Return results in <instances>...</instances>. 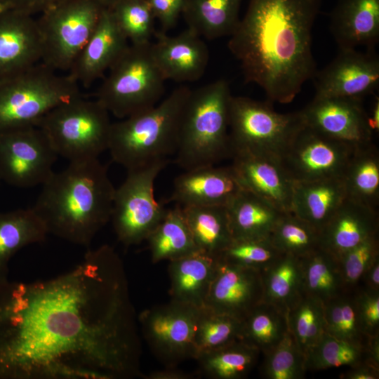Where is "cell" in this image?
Returning a JSON list of instances; mask_svg holds the SVG:
<instances>
[{
    "label": "cell",
    "mask_w": 379,
    "mask_h": 379,
    "mask_svg": "<svg viewBox=\"0 0 379 379\" xmlns=\"http://www.w3.org/2000/svg\"><path fill=\"white\" fill-rule=\"evenodd\" d=\"M128 45L112 12L105 8L94 32L68 74L81 88H88L103 78Z\"/></svg>",
    "instance_id": "obj_22"
},
{
    "label": "cell",
    "mask_w": 379,
    "mask_h": 379,
    "mask_svg": "<svg viewBox=\"0 0 379 379\" xmlns=\"http://www.w3.org/2000/svg\"><path fill=\"white\" fill-rule=\"evenodd\" d=\"M342 180L347 198L377 210L379 154L373 142L355 147Z\"/></svg>",
    "instance_id": "obj_31"
},
{
    "label": "cell",
    "mask_w": 379,
    "mask_h": 379,
    "mask_svg": "<svg viewBox=\"0 0 379 379\" xmlns=\"http://www.w3.org/2000/svg\"><path fill=\"white\" fill-rule=\"evenodd\" d=\"M329 28L339 49H375L379 0H338L329 15Z\"/></svg>",
    "instance_id": "obj_23"
},
{
    "label": "cell",
    "mask_w": 379,
    "mask_h": 379,
    "mask_svg": "<svg viewBox=\"0 0 379 379\" xmlns=\"http://www.w3.org/2000/svg\"><path fill=\"white\" fill-rule=\"evenodd\" d=\"M105 7L98 0H67L36 18L41 62L68 73L95 31Z\"/></svg>",
    "instance_id": "obj_10"
},
{
    "label": "cell",
    "mask_w": 379,
    "mask_h": 379,
    "mask_svg": "<svg viewBox=\"0 0 379 379\" xmlns=\"http://www.w3.org/2000/svg\"><path fill=\"white\" fill-rule=\"evenodd\" d=\"M243 0H186L182 16L201 37L215 39L230 36L237 27Z\"/></svg>",
    "instance_id": "obj_29"
},
{
    "label": "cell",
    "mask_w": 379,
    "mask_h": 379,
    "mask_svg": "<svg viewBox=\"0 0 379 379\" xmlns=\"http://www.w3.org/2000/svg\"><path fill=\"white\" fill-rule=\"evenodd\" d=\"M66 1L67 0H12L13 8L34 16L36 14L40 15Z\"/></svg>",
    "instance_id": "obj_48"
},
{
    "label": "cell",
    "mask_w": 379,
    "mask_h": 379,
    "mask_svg": "<svg viewBox=\"0 0 379 379\" xmlns=\"http://www.w3.org/2000/svg\"><path fill=\"white\" fill-rule=\"evenodd\" d=\"M355 147L304 124L284 151L280 161L294 182L342 178Z\"/></svg>",
    "instance_id": "obj_14"
},
{
    "label": "cell",
    "mask_w": 379,
    "mask_h": 379,
    "mask_svg": "<svg viewBox=\"0 0 379 379\" xmlns=\"http://www.w3.org/2000/svg\"><path fill=\"white\" fill-rule=\"evenodd\" d=\"M199 309L171 300L139 314L144 339L166 367L196 359L194 333Z\"/></svg>",
    "instance_id": "obj_12"
},
{
    "label": "cell",
    "mask_w": 379,
    "mask_h": 379,
    "mask_svg": "<svg viewBox=\"0 0 379 379\" xmlns=\"http://www.w3.org/2000/svg\"><path fill=\"white\" fill-rule=\"evenodd\" d=\"M151 44H129L95 92V99L119 119L154 107L164 93L166 80L154 60Z\"/></svg>",
    "instance_id": "obj_7"
},
{
    "label": "cell",
    "mask_w": 379,
    "mask_h": 379,
    "mask_svg": "<svg viewBox=\"0 0 379 379\" xmlns=\"http://www.w3.org/2000/svg\"><path fill=\"white\" fill-rule=\"evenodd\" d=\"M58 154L39 126L0 133V180L21 188L42 185Z\"/></svg>",
    "instance_id": "obj_13"
},
{
    "label": "cell",
    "mask_w": 379,
    "mask_h": 379,
    "mask_svg": "<svg viewBox=\"0 0 379 379\" xmlns=\"http://www.w3.org/2000/svg\"><path fill=\"white\" fill-rule=\"evenodd\" d=\"M36 18L12 8L0 12V80L41 62Z\"/></svg>",
    "instance_id": "obj_18"
},
{
    "label": "cell",
    "mask_w": 379,
    "mask_h": 379,
    "mask_svg": "<svg viewBox=\"0 0 379 379\" xmlns=\"http://www.w3.org/2000/svg\"><path fill=\"white\" fill-rule=\"evenodd\" d=\"M300 112L306 126L330 138L355 147L372 142L362 100L314 96Z\"/></svg>",
    "instance_id": "obj_16"
},
{
    "label": "cell",
    "mask_w": 379,
    "mask_h": 379,
    "mask_svg": "<svg viewBox=\"0 0 379 379\" xmlns=\"http://www.w3.org/2000/svg\"><path fill=\"white\" fill-rule=\"evenodd\" d=\"M315 97L363 100L379 86V57L375 49H339L338 54L313 78Z\"/></svg>",
    "instance_id": "obj_15"
},
{
    "label": "cell",
    "mask_w": 379,
    "mask_h": 379,
    "mask_svg": "<svg viewBox=\"0 0 379 379\" xmlns=\"http://www.w3.org/2000/svg\"><path fill=\"white\" fill-rule=\"evenodd\" d=\"M48 234L32 208L0 213V279L8 278V265L21 248L41 242Z\"/></svg>",
    "instance_id": "obj_28"
},
{
    "label": "cell",
    "mask_w": 379,
    "mask_h": 379,
    "mask_svg": "<svg viewBox=\"0 0 379 379\" xmlns=\"http://www.w3.org/2000/svg\"><path fill=\"white\" fill-rule=\"evenodd\" d=\"M244 188L232 165L186 170L174 181L170 200L180 206H227Z\"/></svg>",
    "instance_id": "obj_20"
},
{
    "label": "cell",
    "mask_w": 379,
    "mask_h": 379,
    "mask_svg": "<svg viewBox=\"0 0 379 379\" xmlns=\"http://www.w3.org/2000/svg\"><path fill=\"white\" fill-rule=\"evenodd\" d=\"M230 157L241 185L265 199L282 213L291 212L294 181L280 159L233 150Z\"/></svg>",
    "instance_id": "obj_19"
},
{
    "label": "cell",
    "mask_w": 379,
    "mask_h": 379,
    "mask_svg": "<svg viewBox=\"0 0 379 379\" xmlns=\"http://www.w3.org/2000/svg\"><path fill=\"white\" fill-rule=\"evenodd\" d=\"M229 82L218 79L192 90L182 116L175 163L185 171L230 157Z\"/></svg>",
    "instance_id": "obj_5"
},
{
    "label": "cell",
    "mask_w": 379,
    "mask_h": 379,
    "mask_svg": "<svg viewBox=\"0 0 379 379\" xmlns=\"http://www.w3.org/2000/svg\"><path fill=\"white\" fill-rule=\"evenodd\" d=\"M262 299L260 271L218 258L204 306L242 321Z\"/></svg>",
    "instance_id": "obj_17"
},
{
    "label": "cell",
    "mask_w": 379,
    "mask_h": 379,
    "mask_svg": "<svg viewBox=\"0 0 379 379\" xmlns=\"http://www.w3.org/2000/svg\"><path fill=\"white\" fill-rule=\"evenodd\" d=\"M196 374L185 372L178 369L177 366L166 367L165 369L154 371L147 375H144V379H192Z\"/></svg>",
    "instance_id": "obj_50"
},
{
    "label": "cell",
    "mask_w": 379,
    "mask_h": 379,
    "mask_svg": "<svg viewBox=\"0 0 379 379\" xmlns=\"http://www.w3.org/2000/svg\"><path fill=\"white\" fill-rule=\"evenodd\" d=\"M260 352L247 343L237 340L218 349L199 354L196 360L199 371L213 379H241L256 364Z\"/></svg>",
    "instance_id": "obj_35"
},
{
    "label": "cell",
    "mask_w": 379,
    "mask_h": 379,
    "mask_svg": "<svg viewBox=\"0 0 379 379\" xmlns=\"http://www.w3.org/2000/svg\"><path fill=\"white\" fill-rule=\"evenodd\" d=\"M152 11L166 32L173 27L182 14L186 0H147Z\"/></svg>",
    "instance_id": "obj_47"
},
{
    "label": "cell",
    "mask_w": 379,
    "mask_h": 379,
    "mask_svg": "<svg viewBox=\"0 0 379 379\" xmlns=\"http://www.w3.org/2000/svg\"><path fill=\"white\" fill-rule=\"evenodd\" d=\"M109 115L96 99L81 95L51 110L37 126L58 156L69 161L95 159L108 149Z\"/></svg>",
    "instance_id": "obj_8"
},
{
    "label": "cell",
    "mask_w": 379,
    "mask_h": 379,
    "mask_svg": "<svg viewBox=\"0 0 379 379\" xmlns=\"http://www.w3.org/2000/svg\"><path fill=\"white\" fill-rule=\"evenodd\" d=\"M343 379H378L379 378V369L373 367L366 361L362 362L340 374Z\"/></svg>",
    "instance_id": "obj_49"
},
{
    "label": "cell",
    "mask_w": 379,
    "mask_h": 379,
    "mask_svg": "<svg viewBox=\"0 0 379 379\" xmlns=\"http://www.w3.org/2000/svg\"><path fill=\"white\" fill-rule=\"evenodd\" d=\"M271 102L232 95L229 106V137L233 150L280 159L303 126L300 111L276 112Z\"/></svg>",
    "instance_id": "obj_9"
},
{
    "label": "cell",
    "mask_w": 379,
    "mask_h": 379,
    "mask_svg": "<svg viewBox=\"0 0 379 379\" xmlns=\"http://www.w3.org/2000/svg\"><path fill=\"white\" fill-rule=\"evenodd\" d=\"M109 10L129 44L151 42L156 19L147 0H124Z\"/></svg>",
    "instance_id": "obj_42"
},
{
    "label": "cell",
    "mask_w": 379,
    "mask_h": 379,
    "mask_svg": "<svg viewBox=\"0 0 379 379\" xmlns=\"http://www.w3.org/2000/svg\"><path fill=\"white\" fill-rule=\"evenodd\" d=\"M151 44L154 60L166 80L194 82L202 77L209 60L202 38L187 28L175 36L156 32Z\"/></svg>",
    "instance_id": "obj_21"
},
{
    "label": "cell",
    "mask_w": 379,
    "mask_h": 379,
    "mask_svg": "<svg viewBox=\"0 0 379 379\" xmlns=\"http://www.w3.org/2000/svg\"><path fill=\"white\" fill-rule=\"evenodd\" d=\"M379 257L378 234H374L336 258L345 288L353 291L371 263Z\"/></svg>",
    "instance_id": "obj_45"
},
{
    "label": "cell",
    "mask_w": 379,
    "mask_h": 379,
    "mask_svg": "<svg viewBox=\"0 0 379 379\" xmlns=\"http://www.w3.org/2000/svg\"><path fill=\"white\" fill-rule=\"evenodd\" d=\"M361 281L364 282L365 288L379 291V257L366 270Z\"/></svg>",
    "instance_id": "obj_51"
},
{
    "label": "cell",
    "mask_w": 379,
    "mask_h": 379,
    "mask_svg": "<svg viewBox=\"0 0 379 379\" xmlns=\"http://www.w3.org/2000/svg\"><path fill=\"white\" fill-rule=\"evenodd\" d=\"M114 192L98 158L72 161L42 185L32 209L48 234L88 247L111 219Z\"/></svg>",
    "instance_id": "obj_3"
},
{
    "label": "cell",
    "mask_w": 379,
    "mask_h": 379,
    "mask_svg": "<svg viewBox=\"0 0 379 379\" xmlns=\"http://www.w3.org/2000/svg\"><path fill=\"white\" fill-rule=\"evenodd\" d=\"M307 371H321L366 361V347L336 338L326 332L305 355Z\"/></svg>",
    "instance_id": "obj_41"
},
{
    "label": "cell",
    "mask_w": 379,
    "mask_h": 379,
    "mask_svg": "<svg viewBox=\"0 0 379 379\" xmlns=\"http://www.w3.org/2000/svg\"><path fill=\"white\" fill-rule=\"evenodd\" d=\"M106 8H111L118 3L124 0H98Z\"/></svg>",
    "instance_id": "obj_55"
},
{
    "label": "cell",
    "mask_w": 379,
    "mask_h": 379,
    "mask_svg": "<svg viewBox=\"0 0 379 379\" xmlns=\"http://www.w3.org/2000/svg\"><path fill=\"white\" fill-rule=\"evenodd\" d=\"M346 198L340 178L294 182L291 213L320 233Z\"/></svg>",
    "instance_id": "obj_26"
},
{
    "label": "cell",
    "mask_w": 379,
    "mask_h": 379,
    "mask_svg": "<svg viewBox=\"0 0 379 379\" xmlns=\"http://www.w3.org/2000/svg\"><path fill=\"white\" fill-rule=\"evenodd\" d=\"M345 291L324 303L326 332L352 343L366 347L370 337L358 316L354 293Z\"/></svg>",
    "instance_id": "obj_38"
},
{
    "label": "cell",
    "mask_w": 379,
    "mask_h": 379,
    "mask_svg": "<svg viewBox=\"0 0 379 379\" xmlns=\"http://www.w3.org/2000/svg\"><path fill=\"white\" fill-rule=\"evenodd\" d=\"M13 8L12 0H0V12Z\"/></svg>",
    "instance_id": "obj_54"
},
{
    "label": "cell",
    "mask_w": 379,
    "mask_h": 379,
    "mask_svg": "<svg viewBox=\"0 0 379 379\" xmlns=\"http://www.w3.org/2000/svg\"><path fill=\"white\" fill-rule=\"evenodd\" d=\"M378 211L346 198L320 232L321 248L336 258L378 234Z\"/></svg>",
    "instance_id": "obj_24"
},
{
    "label": "cell",
    "mask_w": 379,
    "mask_h": 379,
    "mask_svg": "<svg viewBox=\"0 0 379 379\" xmlns=\"http://www.w3.org/2000/svg\"><path fill=\"white\" fill-rule=\"evenodd\" d=\"M241 332V321L206 306L199 308L194 333L197 358L240 340Z\"/></svg>",
    "instance_id": "obj_39"
},
{
    "label": "cell",
    "mask_w": 379,
    "mask_h": 379,
    "mask_svg": "<svg viewBox=\"0 0 379 379\" xmlns=\"http://www.w3.org/2000/svg\"><path fill=\"white\" fill-rule=\"evenodd\" d=\"M269 239L281 253L298 258L321 248L319 232L291 212L281 214Z\"/></svg>",
    "instance_id": "obj_40"
},
{
    "label": "cell",
    "mask_w": 379,
    "mask_h": 379,
    "mask_svg": "<svg viewBox=\"0 0 379 379\" xmlns=\"http://www.w3.org/2000/svg\"><path fill=\"white\" fill-rule=\"evenodd\" d=\"M171 159H162L127 171L123 183L115 189L111 219L119 242L125 246L146 241L167 209L154 192L159 173Z\"/></svg>",
    "instance_id": "obj_11"
},
{
    "label": "cell",
    "mask_w": 379,
    "mask_h": 379,
    "mask_svg": "<svg viewBox=\"0 0 379 379\" xmlns=\"http://www.w3.org/2000/svg\"><path fill=\"white\" fill-rule=\"evenodd\" d=\"M368 122L369 127L373 132H378L379 130V98L376 97L371 109V113L368 114Z\"/></svg>",
    "instance_id": "obj_53"
},
{
    "label": "cell",
    "mask_w": 379,
    "mask_h": 379,
    "mask_svg": "<svg viewBox=\"0 0 379 379\" xmlns=\"http://www.w3.org/2000/svg\"><path fill=\"white\" fill-rule=\"evenodd\" d=\"M286 319L288 331L304 355L326 333L324 303L304 293L288 308Z\"/></svg>",
    "instance_id": "obj_37"
},
{
    "label": "cell",
    "mask_w": 379,
    "mask_h": 379,
    "mask_svg": "<svg viewBox=\"0 0 379 379\" xmlns=\"http://www.w3.org/2000/svg\"><path fill=\"white\" fill-rule=\"evenodd\" d=\"M199 251L218 258L233 241L225 206H180Z\"/></svg>",
    "instance_id": "obj_30"
},
{
    "label": "cell",
    "mask_w": 379,
    "mask_h": 379,
    "mask_svg": "<svg viewBox=\"0 0 379 379\" xmlns=\"http://www.w3.org/2000/svg\"><path fill=\"white\" fill-rule=\"evenodd\" d=\"M261 375L267 379H300L306 372L305 355L289 333L264 354Z\"/></svg>",
    "instance_id": "obj_43"
},
{
    "label": "cell",
    "mask_w": 379,
    "mask_h": 379,
    "mask_svg": "<svg viewBox=\"0 0 379 379\" xmlns=\"http://www.w3.org/2000/svg\"><path fill=\"white\" fill-rule=\"evenodd\" d=\"M366 350V362L379 369V334L369 338Z\"/></svg>",
    "instance_id": "obj_52"
},
{
    "label": "cell",
    "mask_w": 379,
    "mask_h": 379,
    "mask_svg": "<svg viewBox=\"0 0 379 379\" xmlns=\"http://www.w3.org/2000/svg\"><path fill=\"white\" fill-rule=\"evenodd\" d=\"M281 254L268 239L233 240L218 256L220 260L262 271Z\"/></svg>",
    "instance_id": "obj_44"
},
{
    "label": "cell",
    "mask_w": 379,
    "mask_h": 379,
    "mask_svg": "<svg viewBox=\"0 0 379 379\" xmlns=\"http://www.w3.org/2000/svg\"><path fill=\"white\" fill-rule=\"evenodd\" d=\"M81 95L68 73L42 62L0 80V133L37 126L51 110Z\"/></svg>",
    "instance_id": "obj_6"
},
{
    "label": "cell",
    "mask_w": 379,
    "mask_h": 379,
    "mask_svg": "<svg viewBox=\"0 0 379 379\" xmlns=\"http://www.w3.org/2000/svg\"><path fill=\"white\" fill-rule=\"evenodd\" d=\"M226 207L233 240L268 239L283 213L245 189Z\"/></svg>",
    "instance_id": "obj_27"
},
{
    "label": "cell",
    "mask_w": 379,
    "mask_h": 379,
    "mask_svg": "<svg viewBox=\"0 0 379 379\" xmlns=\"http://www.w3.org/2000/svg\"><path fill=\"white\" fill-rule=\"evenodd\" d=\"M191 91L179 86L154 107L112 123L107 150L114 161L128 171L174 156Z\"/></svg>",
    "instance_id": "obj_4"
},
{
    "label": "cell",
    "mask_w": 379,
    "mask_h": 379,
    "mask_svg": "<svg viewBox=\"0 0 379 379\" xmlns=\"http://www.w3.org/2000/svg\"><path fill=\"white\" fill-rule=\"evenodd\" d=\"M288 332L286 313L273 305L262 302L241 321L240 340L265 354Z\"/></svg>",
    "instance_id": "obj_36"
},
{
    "label": "cell",
    "mask_w": 379,
    "mask_h": 379,
    "mask_svg": "<svg viewBox=\"0 0 379 379\" xmlns=\"http://www.w3.org/2000/svg\"><path fill=\"white\" fill-rule=\"evenodd\" d=\"M322 0H249L228 48L245 81L271 102L287 104L317 72L312 29Z\"/></svg>",
    "instance_id": "obj_2"
},
{
    "label": "cell",
    "mask_w": 379,
    "mask_h": 379,
    "mask_svg": "<svg viewBox=\"0 0 379 379\" xmlns=\"http://www.w3.org/2000/svg\"><path fill=\"white\" fill-rule=\"evenodd\" d=\"M218 258L201 251L169 261L171 300L197 308L204 306Z\"/></svg>",
    "instance_id": "obj_25"
},
{
    "label": "cell",
    "mask_w": 379,
    "mask_h": 379,
    "mask_svg": "<svg viewBox=\"0 0 379 379\" xmlns=\"http://www.w3.org/2000/svg\"><path fill=\"white\" fill-rule=\"evenodd\" d=\"M262 302L271 304L286 313L302 293L300 259L288 253H281L262 270Z\"/></svg>",
    "instance_id": "obj_33"
},
{
    "label": "cell",
    "mask_w": 379,
    "mask_h": 379,
    "mask_svg": "<svg viewBox=\"0 0 379 379\" xmlns=\"http://www.w3.org/2000/svg\"><path fill=\"white\" fill-rule=\"evenodd\" d=\"M146 241L153 263L169 262L199 251L178 205L167 209Z\"/></svg>",
    "instance_id": "obj_32"
},
{
    "label": "cell",
    "mask_w": 379,
    "mask_h": 379,
    "mask_svg": "<svg viewBox=\"0 0 379 379\" xmlns=\"http://www.w3.org/2000/svg\"><path fill=\"white\" fill-rule=\"evenodd\" d=\"M136 320L107 244L54 278L0 279V379L142 378Z\"/></svg>",
    "instance_id": "obj_1"
},
{
    "label": "cell",
    "mask_w": 379,
    "mask_h": 379,
    "mask_svg": "<svg viewBox=\"0 0 379 379\" xmlns=\"http://www.w3.org/2000/svg\"><path fill=\"white\" fill-rule=\"evenodd\" d=\"M302 293L323 303L347 291L335 255L319 248L300 258Z\"/></svg>",
    "instance_id": "obj_34"
},
{
    "label": "cell",
    "mask_w": 379,
    "mask_h": 379,
    "mask_svg": "<svg viewBox=\"0 0 379 379\" xmlns=\"http://www.w3.org/2000/svg\"><path fill=\"white\" fill-rule=\"evenodd\" d=\"M359 318L368 337L379 334V291L364 287L354 291Z\"/></svg>",
    "instance_id": "obj_46"
}]
</instances>
